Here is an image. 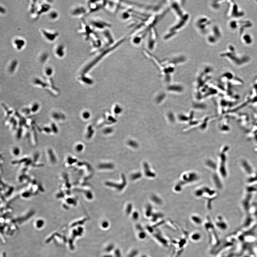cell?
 I'll return each instance as SVG.
<instances>
[{
    "label": "cell",
    "instance_id": "6da1fadb",
    "mask_svg": "<svg viewBox=\"0 0 257 257\" xmlns=\"http://www.w3.org/2000/svg\"><path fill=\"white\" fill-rule=\"evenodd\" d=\"M220 56L228 60L236 66L245 65L250 60L249 56L238 53L235 46L232 44L228 45L227 49L221 54Z\"/></svg>",
    "mask_w": 257,
    "mask_h": 257
},
{
    "label": "cell",
    "instance_id": "7a4b0ae2",
    "mask_svg": "<svg viewBox=\"0 0 257 257\" xmlns=\"http://www.w3.org/2000/svg\"><path fill=\"white\" fill-rule=\"evenodd\" d=\"M226 16L230 19H240L245 15V13L238 3L234 1H228Z\"/></svg>",
    "mask_w": 257,
    "mask_h": 257
},
{
    "label": "cell",
    "instance_id": "3957f363",
    "mask_svg": "<svg viewBox=\"0 0 257 257\" xmlns=\"http://www.w3.org/2000/svg\"><path fill=\"white\" fill-rule=\"evenodd\" d=\"M212 32V33H211L208 37V41L210 43H216L222 37V33L219 27L217 26L213 27Z\"/></svg>",
    "mask_w": 257,
    "mask_h": 257
},
{
    "label": "cell",
    "instance_id": "277c9868",
    "mask_svg": "<svg viewBox=\"0 0 257 257\" xmlns=\"http://www.w3.org/2000/svg\"><path fill=\"white\" fill-rule=\"evenodd\" d=\"M41 33L45 39L50 42L55 41L59 35L58 31H51L44 29H41Z\"/></svg>",
    "mask_w": 257,
    "mask_h": 257
},
{
    "label": "cell",
    "instance_id": "5b68a950",
    "mask_svg": "<svg viewBox=\"0 0 257 257\" xmlns=\"http://www.w3.org/2000/svg\"><path fill=\"white\" fill-rule=\"evenodd\" d=\"M51 8V6L47 3H43L40 4V5L38 7L36 14L37 18L42 15L43 14L48 12L50 11Z\"/></svg>",
    "mask_w": 257,
    "mask_h": 257
},
{
    "label": "cell",
    "instance_id": "8992f818",
    "mask_svg": "<svg viewBox=\"0 0 257 257\" xmlns=\"http://www.w3.org/2000/svg\"><path fill=\"white\" fill-rule=\"evenodd\" d=\"M241 40L242 43L248 46L251 45L254 41V39L251 34L245 32L241 35Z\"/></svg>",
    "mask_w": 257,
    "mask_h": 257
},
{
    "label": "cell",
    "instance_id": "52a82bcc",
    "mask_svg": "<svg viewBox=\"0 0 257 257\" xmlns=\"http://www.w3.org/2000/svg\"><path fill=\"white\" fill-rule=\"evenodd\" d=\"M13 43L14 47L18 51L22 50L26 45L25 40L21 38H17L14 39Z\"/></svg>",
    "mask_w": 257,
    "mask_h": 257
},
{
    "label": "cell",
    "instance_id": "ba28073f",
    "mask_svg": "<svg viewBox=\"0 0 257 257\" xmlns=\"http://www.w3.org/2000/svg\"><path fill=\"white\" fill-rule=\"evenodd\" d=\"M87 11L85 7L83 6H78L72 10L71 14L74 17H79L86 13Z\"/></svg>",
    "mask_w": 257,
    "mask_h": 257
},
{
    "label": "cell",
    "instance_id": "9c48e42d",
    "mask_svg": "<svg viewBox=\"0 0 257 257\" xmlns=\"http://www.w3.org/2000/svg\"><path fill=\"white\" fill-rule=\"evenodd\" d=\"M54 54L58 58H64L65 55V46L62 44H60L57 45L54 50Z\"/></svg>",
    "mask_w": 257,
    "mask_h": 257
},
{
    "label": "cell",
    "instance_id": "30bf717a",
    "mask_svg": "<svg viewBox=\"0 0 257 257\" xmlns=\"http://www.w3.org/2000/svg\"><path fill=\"white\" fill-rule=\"evenodd\" d=\"M91 23L94 28L99 29H103V28L110 27L109 24L99 20H93L91 21Z\"/></svg>",
    "mask_w": 257,
    "mask_h": 257
},
{
    "label": "cell",
    "instance_id": "8fae6325",
    "mask_svg": "<svg viewBox=\"0 0 257 257\" xmlns=\"http://www.w3.org/2000/svg\"><path fill=\"white\" fill-rule=\"evenodd\" d=\"M239 24V19H230L228 21V26L231 29L235 31L238 30Z\"/></svg>",
    "mask_w": 257,
    "mask_h": 257
},
{
    "label": "cell",
    "instance_id": "7c38bea8",
    "mask_svg": "<svg viewBox=\"0 0 257 257\" xmlns=\"http://www.w3.org/2000/svg\"><path fill=\"white\" fill-rule=\"evenodd\" d=\"M18 65V62L17 60H13L9 65L8 70L9 72L13 73L16 70Z\"/></svg>",
    "mask_w": 257,
    "mask_h": 257
},
{
    "label": "cell",
    "instance_id": "4fadbf2b",
    "mask_svg": "<svg viewBox=\"0 0 257 257\" xmlns=\"http://www.w3.org/2000/svg\"><path fill=\"white\" fill-rule=\"evenodd\" d=\"M49 54L47 52H44L40 55L39 58L40 62L41 64L45 63L49 59Z\"/></svg>",
    "mask_w": 257,
    "mask_h": 257
},
{
    "label": "cell",
    "instance_id": "5bb4252c",
    "mask_svg": "<svg viewBox=\"0 0 257 257\" xmlns=\"http://www.w3.org/2000/svg\"><path fill=\"white\" fill-rule=\"evenodd\" d=\"M59 15L58 12L55 11H51L48 14L49 18L53 21L57 19L59 17Z\"/></svg>",
    "mask_w": 257,
    "mask_h": 257
},
{
    "label": "cell",
    "instance_id": "9a60e30c",
    "mask_svg": "<svg viewBox=\"0 0 257 257\" xmlns=\"http://www.w3.org/2000/svg\"><path fill=\"white\" fill-rule=\"evenodd\" d=\"M44 72H45V75L48 76H51L53 73V70L51 67L48 66L45 69Z\"/></svg>",
    "mask_w": 257,
    "mask_h": 257
},
{
    "label": "cell",
    "instance_id": "2e32d148",
    "mask_svg": "<svg viewBox=\"0 0 257 257\" xmlns=\"http://www.w3.org/2000/svg\"><path fill=\"white\" fill-rule=\"evenodd\" d=\"M201 236L200 234L198 233H195L193 234L191 236V238L194 241L198 240L200 238Z\"/></svg>",
    "mask_w": 257,
    "mask_h": 257
},
{
    "label": "cell",
    "instance_id": "e0dca14e",
    "mask_svg": "<svg viewBox=\"0 0 257 257\" xmlns=\"http://www.w3.org/2000/svg\"><path fill=\"white\" fill-rule=\"evenodd\" d=\"M113 165L111 164H102L100 166V168H112Z\"/></svg>",
    "mask_w": 257,
    "mask_h": 257
},
{
    "label": "cell",
    "instance_id": "ac0fdd59",
    "mask_svg": "<svg viewBox=\"0 0 257 257\" xmlns=\"http://www.w3.org/2000/svg\"><path fill=\"white\" fill-rule=\"evenodd\" d=\"M20 150L18 148H15L13 150V153L15 156H18L20 154Z\"/></svg>",
    "mask_w": 257,
    "mask_h": 257
},
{
    "label": "cell",
    "instance_id": "d6986e66",
    "mask_svg": "<svg viewBox=\"0 0 257 257\" xmlns=\"http://www.w3.org/2000/svg\"><path fill=\"white\" fill-rule=\"evenodd\" d=\"M0 11H1L0 12H1V13L2 14H5L6 13V10L5 8L2 7V6H1Z\"/></svg>",
    "mask_w": 257,
    "mask_h": 257
},
{
    "label": "cell",
    "instance_id": "ffe728a7",
    "mask_svg": "<svg viewBox=\"0 0 257 257\" xmlns=\"http://www.w3.org/2000/svg\"><path fill=\"white\" fill-rule=\"evenodd\" d=\"M83 149V146L82 145H78V146H77L76 147V149L77 151H81Z\"/></svg>",
    "mask_w": 257,
    "mask_h": 257
},
{
    "label": "cell",
    "instance_id": "44dd1931",
    "mask_svg": "<svg viewBox=\"0 0 257 257\" xmlns=\"http://www.w3.org/2000/svg\"><path fill=\"white\" fill-rule=\"evenodd\" d=\"M256 1V2L257 3V1Z\"/></svg>",
    "mask_w": 257,
    "mask_h": 257
}]
</instances>
